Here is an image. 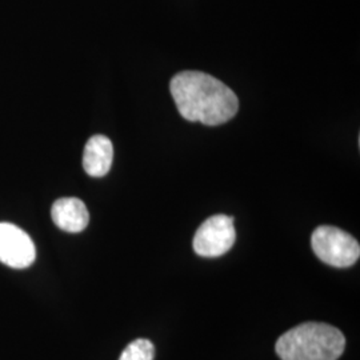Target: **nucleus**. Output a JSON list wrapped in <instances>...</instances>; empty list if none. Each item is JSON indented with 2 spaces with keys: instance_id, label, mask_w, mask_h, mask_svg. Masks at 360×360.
<instances>
[{
  "instance_id": "1",
  "label": "nucleus",
  "mask_w": 360,
  "mask_h": 360,
  "mask_svg": "<svg viewBox=\"0 0 360 360\" xmlns=\"http://www.w3.org/2000/svg\"><path fill=\"white\" fill-rule=\"evenodd\" d=\"M169 90L180 115L190 122L219 126L231 120L239 110L235 92L205 72H179L172 77Z\"/></svg>"
},
{
  "instance_id": "2",
  "label": "nucleus",
  "mask_w": 360,
  "mask_h": 360,
  "mask_svg": "<svg viewBox=\"0 0 360 360\" xmlns=\"http://www.w3.org/2000/svg\"><path fill=\"white\" fill-rule=\"evenodd\" d=\"M345 347L346 338L336 327L307 322L284 333L275 349L281 360H338Z\"/></svg>"
},
{
  "instance_id": "3",
  "label": "nucleus",
  "mask_w": 360,
  "mask_h": 360,
  "mask_svg": "<svg viewBox=\"0 0 360 360\" xmlns=\"http://www.w3.org/2000/svg\"><path fill=\"white\" fill-rule=\"evenodd\" d=\"M311 247L322 262L338 269L351 267L360 257L358 240L333 226H321L312 232Z\"/></svg>"
},
{
  "instance_id": "4",
  "label": "nucleus",
  "mask_w": 360,
  "mask_h": 360,
  "mask_svg": "<svg viewBox=\"0 0 360 360\" xmlns=\"http://www.w3.org/2000/svg\"><path fill=\"white\" fill-rule=\"evenodd\" d=\"M235 239L233 219L227 215H214L198 229L193 236V250L199 257H221L231 250Z\"/></svg>"
},
{
  "instance_id": "5",
  "label": "nucleus",
  "mask_w": 360,
  "mask_h": 360,
  "mask_svg": "<svg viewBox=\"0 0 360 360\" xmlns=\"http://www.w3.org/2000/svg\"><path fill=\"white\" fill-rule=\"evenodd\" d=\"M37 257V250L27 232L11 223H0V262L22 270L30 267Z\"/></svg>"
},
{
  "instance_id": "6",
  "label": "nucleus",
  "mask_w": 360,
  "mask_h": 360,
  "mask_svg": "<svg viewBox=\"0 0 360 360\" xmlns=\"http://www.w3.org/2000/svg\"><path fill=\"white\" fill-rule=\"evenodd\" d=\"M51 217L60 230L71 233L86 230L90 221L87 207L77 198L58 199L52 205Z\"/></svg>"
},
{
  "instance_id": "7",
  "label": "nucleus",
  "mask_w": 360,
  "mask_h": 360,
  "mask_svg": "<svg viewBox=\"0 0 360 360\" xmlns=\"http://www.w3.org/2000/svg\"><path fill=\"white\" fill-rule=\"evenodd\" d=\"M114 147L104 135H95L84 147L83 168L92 178H102L112 166Z\"/></svg>"
},
{
  "instance_id": "8",
  "label": "nucleus",
  "mask_w": 360,
  "mask_h": 360,
  "mask_svg": "<svg viewBox=\"0 0 360 360\" xmlns=\"http://www.w3.org/2000/svg\"><path fill=\"white\" fill-rule=\"evenodd\" d=\"M155 347L148 339H136L122 352L119 360H154Z\"/></svg>"
}]
</instances>
